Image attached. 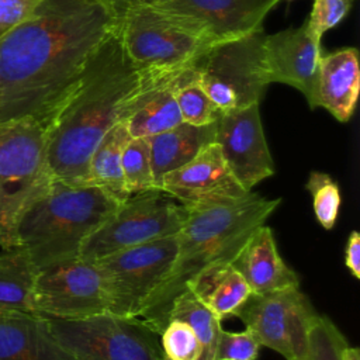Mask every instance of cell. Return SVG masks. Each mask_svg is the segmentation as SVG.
Segmentation results:
<instances>
[{"mask_svg": "<svg viewBox=\"0 0 360 360\" xmlns=\"http://www.w3.org/2000/svg\"><path fill=\"white\" fill-rule=\"evenodd\" d=\"M0 360H75L56 340L45 316L0 312Z\"/></svg>", "mask_w": 360, "mask_h": 360, "instance_id": "obj_20", "label": "cell"}, {"mask_svg": "<svg viewBox=\"0 0 360 360\" xmlns=\"http://www.w3.org/2000/svg\"><path fill=\"white\" fill-rule=\"evenodd\" d=\"M318 312L300 287L250 294L232 314L242 321L262 346L285 360H305L308 332Z\"/></svg>", "mask_w": 360, "mask_h": 360, "instance_id": "obj_11", "label": "cell"}, {"mask_svg": "<svg viewBox=\"0 0 360 360\" xmlns=\"http://www.w3.org/2000/svg\"><path fill=\"white\" fill-rule=\"evenodd\" d=\"M345 264L354 278H360V233L352 231L345 248Z\"/></svg>", "mask_w": 360, "mask_h": 360, "instance_id": "obj_33", "label": "cell"}, {"mask_svg": "<svg viewBox=\"0 0 360 360\" xmlns=\"http://www.w3.org/2000/svg\"><path fill=\"white\" fill-rule=\"evenodd\" d=\"M312 197V208L316 221L325 229H332L339 217L342 195L338 183L326 173L314 170L305 183Z\"/></svg>", "mask_w": 360, "mask_h": 360, "instance_id": "obj_28", "label": "cell"}, {"mask_svg": "<svg viewBox=\"0 0 360 360\" xmlns=\"http://www.w3.org/2000/svg\"><path fill=\"white\" fill-rule=\"evenodd\" d=\"M138 82L139 73L124 52L115 22L77 87L46 128V170L51 180L86 183L96 146L122 120L124 105Z\"/></svg>", "mask_w": 360, "mask_h": 360, "instance_id": "obj_2", "label": "cell"}, {"mask_svg": "<svg viewBox=\"0 0 360 360\" xmlns=\"http://www.w3.org/2000/svg\"><path fill=\"white\" fill-rule=\"evenodd\" d=\"M221 321L190 291L172 304L160 332L162 360H214Z\"/></svg>", "mask_w": 360, "mask_h": 360, "instance_id": "obj_17", "label": "cell"}, {"mask_svg": "<svg viewBox=\"0 0 360 360\" xmlns=\"http://www.w3.org/2000/svg\"><path fill=\"white\" fill-rule=\"evenodd\" d=\"M187 208L162 190L132 194L84 240L79 259L96 262L118 250L174 236Z\"/></svg>", "mask_w": 360, "mask_h": 360, "instance_id": "obj_8", "label": "cell"}, {"mask_svg": "<svg viewBox=\"0 0 360 360\" xmlns=\"http://www.w3.org/2000/svg\"><path fill=\"white\" fill-rule=\"evenodd\" d=\"M253 294L300 287V277L280 256L270 226L259 225L231 263Z\"/></svg>", "mask_w": 360, "mask_h": 360, "instance_id": "obj_19", "label": "cell"}, {"mask_svg": "<svg viewBox=\"0 0 360 360\" xmlns=\"http://www.w3.org/2000/svg\"><path fill=\"white\" fill-rule=\"evenodd\" d=\"M120 202L97 186L51 180L22 214L17 246L27 250L38 270L76 259L84 240Z\"/></svg>", "mask_w": 360, "mask_h": 360, "instance_id": "obj_4", "label": "cell"}, {"mask_svg": "<svg viewBox=\"0 0 360 360\" xmlns=\"http://www.w3.org/2000/svg\"><path fill=\"white\" fill-rule=\"evenodd\" d=\"M46 128L31 117L0 122V248L18 245V222L48 187Z\"/></svg>", "mask_w": 360, "mask_h": 360, "instance_id": "obj_5", "label": "cell"}, {"mask_svg": "<svg viewBox=\"0 0 360 360\" xmlns=\"http://www.w3.org/2000/svg\"><path fill=\"white\" fill-rule=\"evenodd\" d=\"M131 135L124 121L115 122L96 146L90 163L86 183L108 191L118 201L129 197L125 191L122 177V152Z\"/></svg>", "mask_w": 360, "mask_h": 360, "instance_id": "obj_25", "label": "cell"}, {"mask_svg": "<svg viewBox=\"0 0 360 360\" xmlns=\"http://www.w3.org/2000/svg\"><path fill=\"white\" fill-rule=\"evenodd\" d=\"M347 340L338 326L325 315H316L308 332L305 360H342Z\"/></svg>", "mask_w": 360, "mask_h": 360, "instance_id": "obj_29", "label": "cell"}, {"mask_svg": "<svg viewBox=\"0 0 360 360\" xmlns=\"http://www.w3.org/2000/svg\"><path fill=\"white\" fill-rule=\"evenodd\" d=\"M190 290L219 321L232 314L252 294L248 283L231 263L202 269L188 284Z\"/></svg>", "mask_w": 360, "mask_h": 360, "instance_id": "obj_23", "label": "cell"}, {"mask_svg": "<svg viewBox=\"0 0 360 360\" xmlns=\"http://www.w3.org/2000/svg\"><path fill=\"white\" fill-rule=\"evenodd\" d=\"M97 1L103 4L117 21L129 7L138 6V4H152L155 0H97Z\"/></svg>", "mask_w": 360, "mask_h": 360, "instance_id": "obj_34", "label": "cell"}, {"mask_svg": "<svg viewBox=\"0 0 360 360\" xmlns=\"http://www.w3.org/2000/svg\"><path fill=\"white\" fill-rule=\"evenodd\" d=\"M117 34L139 72L193 66L217 45L152 4L129 7L117 20Z\"/></svg>", "mask_w": 360, "mask_h": 360, "instance_id": "obj_6", "label": "cell"}, {"mask_svg": "<svg viewBox=\"0 0 360 360\" xmlns=\"http://www.w3.org/2000/svg\"><path fill=\"white\" fill-rule=\"evenodd\" d=\"M115 22L97 0H42L0 38V122L31 117L48 128Z\"/></svg>", "mask_w": 360, "mask_h": 360, "instance_id": "obj_1", "label": "cell"}, {"mask_svg": "<svg viewBox=\"0 0 360 360\" xmlns=\"http://www.w3.org/2000/svg\"><path fill=\"white\" fill-rule=\"evenodd\" d=\"M160 188L186 208L235 200L250 193L233 177L217 142L205 145L190 162L165 174Z\"/></svg>", "mask_w": 360, "mask_h": 360, "instance_id": "obj_16", "label": "cell"}, {"mask_svg": "<svg viewBox=\"0 0 360 360\" xmlns=\"http://www.w3.org/2000/svg\"><path fill=\"white\" fill-rule=\"evenodd\" d=\"M281 0H155L169 14L214 44L263 30L266 15Z\"/></svg>", "mask_w": 360, "mask_h": 360, "instance_id": "obj_13", "label": "cell"}, {"mask_svg": "<svg viewBox=\"0 0 360 360\" xmlns=\"http://www.w3.org/2000/svg\"><path fill=\"white\" fill-rule=\"evenodd\" d=\"M177 253V238L167 236L97 259L107 297V312L138 316L142 305L165 280Z\"/></svg>", "mask_w": 360, "mask_h": 360, "instance_id": "obj_10", "label": "cell"}, {"mask_svg": "<svg viewBox=\"0 0 360 360\" xmlns=\"http://www.w3.org/2000/svg\"><path fill=\"white\" fill-rule=\"evenodd\" d=\"M42 0H0V38L32 15Z\"/></svg>", "mask_w": 360, "mask_h": 360, "instance_id": "obj_32", "label": "cell"}, {"mask_svg": "<svg viewBox=\"0 0 360 360\" xmlns=\"http://www.w3.org/2000/svg\"><path fill=\"white\" fill-rule=\"evenodd\" d=\"M122 177L128 195L159 190L155 184L148 138H131L122 152Z\"/></svg>", "mask_w": 360, "mask_h": 360, "instance_id": "obj_27", "label": "cell"}, {"mask_svg": "<svg viewBox=\"0 0 360 360\" xmlns=\"http://www.w3.org/2000/svg\"><path fill=\"white\" fill-rule=\"evenodd\" d=\"M46 319L52 335L75 360H162L160 332L139 316L104 312Z\"/></svg>", "mask_w": 360, "mask_h": 360, "instance_id": "obj_7", "label": "cell"}, {"mask_svg": "<svg viewBox=\"0 0 360 360\" xmlns=\"http://www.w3.org/2000/svg\"><path fill=\"white\" fill-rule=\"evenodd\" d=\"M287 1H292V0H287Z\"/></svg>", "mask_w": 360, "mask_h": 360, "instance_id": "obj_36", "label": "cell"}, {"mask_svg": "<svg viewBox=\"0 0 360 360\" xmlns=\"http://www.w3.org/2000/svg\"><path fill=\"white\" fill-rule=\"evenodd\" d=\"M354 0H312V8L305 21L309 31L321 39L322 35L338 25L352 10Z\"/></svg>", "mask_w": 360, "mask_h": 360, "instance_id": "obj_31", "label": "cell"}, {"mask_svg": "<svg viewBox=\"0 0 360 360\" xmlns=\"http://www.w3.org/2000/svg\"><path fill=\"white\" fill-rule=\"evenodd\" d=\"M38 269L21 246L0 252V312H32Z\"/></svg>", "mask_w": 360, "mask_h": 360, "instance_id": "obj_24", "label": "cell"}, {"mask_svg": "<svg viewBox=\"0 0 360 360\" xmlns=\"http://www.w3.org/2000/svg\"><path fill=\"white\" fill-rule=\"evenodd\" d=\"M262 345L250 330L229 332L221 329L214 360H257Z\"/></svg>", "mask_w": 360, "mask_h": 360, "instance_id": "obj_30", "label": "cell"}, {"mask_svg": "<svg viewBox=\"0 0 360 360\" xmlns=\"http://www.w3.org/2000/svg\"><path fill=\"white\" fill-rule=\"evenodd\" d=\"M321 39L307 22L263 38V69L270 83H284L297 89L309 108H318V75Z\"/></svg>", "mask_w": 360, "mask_h": 360, "instance_id": "obj_15", "label": "cell"}, {"mask_svg": "<svg viewBox=\"0 0 360 360\" xmlns=\"http://www.w3.org/2000/svg\"><path fill=\"white\" fill-rule=\"evenodd\" d=\"M214 142L219 145L231 173L246 191L274 174L259 103L221 112Z\"/></svg>", "mask_w": 360, "mask_h": 360, "instance_id": "obj_14", "label": "cell"}, {"mask_svg": "<svg viewBox=\"0 0 360 360\" xmlns=\"http://www.w3.org/2000/svg\"><path fill=\"white\" fill-rule=\"evenodd\" d=\"M280 202L281 198H264L250 191L240 198L187 208V218L176 235L173 266L138 316L162 332L173 301L187 290V284L211 264L232 263L249 235L264 224Z\"/></svg>", "mask_w": 360, "mask_h": 360, "instance_id": "obj_3", "label": "cell"}, {"mask_svg": "<svg viewBox=\"0 0 360 360\" xmlns=\"http://www.w3.org/2000/svg\"><path fill=\"white\" fill-rule=\"evenodd\" d=\"M360 91L359 51L342 48L321 55L318 75V107L329 111L339 122H347Z\"/></svg>", "mask_w": 360, "mask_h": 360, "instance_id": "obj_21", "label": "cell"}, {"mask_svg": "<svg viewBox=\"0 0 360 360\" xmlns=\"http://www.w3.org/2000/svg\"><path fill=\"white\" fill-rule=\"evenodd\" d=\"M32 312L55 319H80L107 312L104 284L96 263L76 257L39 269Z\"/></svg>", "mask_w": 360, "mask_h": 360, "instance_id": "obj_12", "label": "cell"}, {"mask_svg": "<svg viewBox=\"0 0 360 360\" xmlns=\"http://www.w3.org/2000/svg\"><path fill=\"white\" fill-rule=\"evenodd\" d=\"M342 360H360V350L359 347H352L346 346L342 353Z\"/></svg>", "mask_w": 360, "mask_h": 360, "instance_id": "obj_35", "label": "cell"}, {"mask_svg": "<svg viewBox=\"0 0 360 360\" xmlns=\"http://www.w3.org/2000/svg\"><path fill=\"white\" fill-rule=\"evenodd\" d=\"M217 122L208 125H191L180 122L179 125L149 136L150 162L155 184L159 190L165 174L181 167L190 162L205 145L215 139Z\"/></svg>", "mask_w": 360, "mask_h": 360, "instance_id": "obj_22", "label": "cell"}, {"mask_svg": "<svg viewBox=\"0 0 360 360\" xmlns=\"http://www.w3.org/2000/svg\"><path fill=\"white\" fill-rule=\"evenodd\" d=\"M187 68L166 72L138 70V87L127 100L121 120L131 138H149L183 122L176 89Z\"/></svg>", "mask_w": 360, "mask_h": 360, "instance_id": "obj_18", "label": "cell"}, {"mask_svg": "<svg viewBox=\"0 0 360 360\" xmlns=\"http://www.w3.org/2000/svg\"><path fill=\"white\" fill-rule=\"evenodd\" d=\"M176 101L181 121L191 125H208L218 121L221 111L197 80L195 65L187 68L176 89Z\"/></svg>", "mask_w": 360, "mask_h": 360, "instance_id": "obj_26", "label": "cell"}, {"mask_svg": "<svg viewBox=\"0 0 360 360\" xmlns=\"http://www.w3.org/2000/svg\"><path fill=\"white\" fill-rule=\"evenodd\" d=\"M264 32L214 45L197 63V80L221 112L259 103L269 82L263 69Z\"/></svg>", "mask_w": 360, "mask_h": 360, "instance_id": "obj_9", "label": "cell"}]
</instances>
